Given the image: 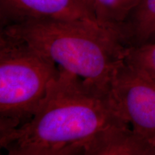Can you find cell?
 Returning <instances> with one entry per match:
<instances>
[{
  "label": "cell",
  "mask_w": 155,
  "mask_h": 155,
  "mask_svg": "<svg viewBox=\"0 0 155 155\" xmlns=\"http://www.w3.org/2000/svg\"><path fill=\"white\" fill-rule=\"evenodd\" d=\"M119 123L127 122L108 92L61 68L32 119L0 134V146L9 155L82 154L95 135Z\"/></svg>",
  "instance_id": "6da1fadb"
},
{
  "label": "cell",
  "mask_w": 155,
  "mask_h": 155,
  "mask_svg": "<svg viewBox=\"0 0 155 155\" xmlns=\"http://www.w3.org/2000/svg\"><path fill=\"white\" fill-rule=\"evenodd\" d=\"M1 32L21 39L59 67L104 92H108L127 47L121 31L93 20H31L8 25Z\"/></svg>",
  "instance_id": "7a4b0ae2"
},
{
  "label": "cell",
  "mask_w": 155,
  "mask_h": 155,
  "mask_svg": "<svg viewBox=\"0 0 155 155\" xmlns=\"http://www.w3.org/2000/svg\"><path fill=\"white\" fill-rule=\"evenodd\" d=\"M60 73L25 41L0 32V134L32 119Z\"/></svg>",
  "instance_id": "3957f363"
},
{
  "label": "cell",
  "mask_w": 155,
  "mask_h": 155,
  "mask_svg": "<svg viewBox=\"0 0 155 155\" xmlns=\"http://www.w3.org/2000/svg\"><path fill=\"white\" fill-rule=\"evenodd\" d=\"M108 95L122 119L155 155V78L123 59L114 72Z\"/></svg>",
  "instance_id": "277c9868"
},
{
  "label": "cell",
  "mask_w": 155,
  "mask_h": 155,
  "mask_svg": "<svg viewBox=\"0 0 155 155\" xmlns=\"http://www.w3.org/2000/svg\"><path fill=\"white\" fill-rule=\"evenodd\" d=\"M40 19L96 21L83 0H0L1 28Z\"/></svg>",
  "instance_id": "5b68a950"
},
{
  "label": "cell",
  "mask_w": 155,
  "mask_h": 155,
  "mask_svg": "<svg viewBox=\"0 0 155 155\" xmlns=\"http://www.w3.org/2000/svg\"><path fill=\"white\" fill-rule=\"evenodd\" d=\"M84 155H152L150 146L127 123L101 131L83 147Z\"/></svg>",
  "instance_id": "8992f818"
},
{
  "label": "cell",
  "mask_w": 155,
  "mask_h": 155,
  "mask_svg": "<svg viewBox=\"0 0 155 155\" xmlns=\"http://www.w3.org/2000/svg\"><path fill=\"white\" fill-rule=\"evenodd\" d=\"M127 47L155 42V0H141L124 25Z\"/></svg>",
  "instance_id": "52a82bcc"
},
{
  "label": "cell",
  "mask_w": 155,
  "mask_h": 155,
  "mask_svg": "<svg viewBox=\"0 0 155 155\" xmlns=\"http://www.w3.org/2000/svg\"><path fill=\"white\" fill-rule=\"evenodd\" d=\"M141 0H94V15L98 24L121 31Z\"/></svg>",
  "instance_id": "ba28073f"
},
{
  "label": "cell",
  "mask_w": 155,
  "mask_h": 155,
  "mask_svg": "<svg viewBox=\"0 0 155 155\" xmlns=\"http://www.w3.org/2000/svg\"><path fill=\"white\" fill-rule=\"evenodd\" d=\"M124 61L140 72L155 78V42L127 47Z\"/></svg>",
  "instance_id": "9c48e42d"
},
{
  "label": "cell",
  "mask_w": 155,
  "mask_h": 155,
  "mask_svg": "<svg viewBox=\"0 0 155 155\" xmlns=\"http://www.w3.org/2000/svg\"><path fill=\"white\" fill-rule=\"evenodd\" d=\"M84 3L86 4L87 7H88L89 9L94 14V0H83Z\"/></svg>",
  "instance_id": "30bf717a"
}]
</instances>
